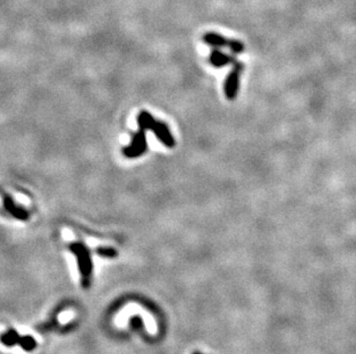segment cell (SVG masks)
Segmentation results:
<instances>
[{"mask_svg": "<svg viewBox=\"0 0 356 354\" xmlns=\"http://www.w3.org/2000/svg\"><path fill=\"white\" fill-rule=\"evenodd\" d=\"M96 253L98 256H102L104 258H113L117 256V251L113 248H108V246H103V248H98L96 250Z\"/></svg>", "mask_w": 356, "mask_h": 354, "instance_id": "11", "label": "cell"}, {"mask_svg": "<svg viewBox=\"0 0 356 354\" xmlns=\"http://www.w3.org/2000/svg\"><path fill=\"white\" fill-rule=\"evenodd\" d=\"M236 61V58L233 55L224 53L220 49H212L209 54V64L215 68H223L225 66L233 65Z\"/></svg>", "mask_w": 356, "mask_h": 354, "instance_id": "5", "label": "cell"}, {"mask_svg": "<svg viewBox=\"0 0 356 354\" xmlns=\"http://www.w3.org/2000/svg\"><path fill=\"white\" fill-rule=\"evenodd\" d=\"M137 124L141 130L152 131L158 141L168 149H173L177 145L174 136L172 135L170 127L161 121L156 120L148 110H142L137 115Z\"/></svg>", "mask_w": 356, "mask_h": 354, "instance_id": "1", "label": "cell"}, {"mask_svg": "<svg viewBox=\"0 0 356 354\" xmlns=\"http://www.w3.org/2000/svg\"><path fill=\"white\" fill-rule=\"evenodd\" d=\"M193 354H203V353H201L200 351H195V352H194Z\"/></svg>", "mask_w": 356, "mask_h": 354, "instance_id": "12", "label": "cell"}, {"mask_svg": "<svg viewBox=\"0 0 356 354\" xmlns=\"http://www.w3.org/2000/svg\"><path fill=\"white\" fill-rule=\"evenodd\" d=\"M3 206H5L6 211L8 212L10 215L20 221H27L29 216H30V214H29L27 209H24L23 207L17 205L9 194L3 195Z\"/></svg>", "mask_w": 356, "mask_h": 354, "instance_id": "6", "label": "cell"}, {"mask_svg": "<svg viewBox=\"0 0 356 354\" xmlns=\"http://www.w3.org/2000/svg\"><path fill=\"white\" fill-rule=\"evenodd\" d=\"M227 49H229L233 54L237 55V54L243 53L244 50H245V46H244V44L241 42V40H238V39H230L229 47H227Z\"/></svg>", "mask_w": 356, "mask_h": 354, "instance_id": "10", "label": "cell"}, {"mask_svg": "<svg viewBox=\"0 0 356 354\" xmlns=\"http://www.w3.org/2000/svg\"><path fill=\"white\" fill-rule=\"evenodd\" d=\"M20 337L21 336L17 334V331L9 330V331H6L5 334H2L1 336H0V342L6 346H14L19 343Z\"/></svg>", "mask_w": 356, "mask_h": 354, "instance_id": "8", "label": "cell"}, {"mask_svg": "<svg viewBox=\"0 0 356 354\" xmlns=\"http://www.w3.org/2000/svg\"><path fill=\"white\" fill-rule=\"evenodd\" d=\"M202 40L207 44V45L211 46L212 49H222V47H229L230 38H226L222 35L217 34V32H207L202 37Z\"/></svg>", "mask_w": 356, "mask_h": 354, "instance_id": "7", "label": "cell"}, {"mask_svg": "<svg viewBox=\"0 0 356 354\" xmlns=\"http://www.w3.org/2000/svg\"><path fill=\"white\" fill-rule=\"evenodd\" d=\"M22 349L25 350V351L30 352L32 350L36 349L37 346V343L31 336H21L19 339V343H17Z\"/></svg>", "mask_w": 356, "mask_h": 354, "instance_id": "9", "label": "cell"}, {"mask_svg": "<svg viewBox=\"0 0 356 354\" xmlns=\"http://www.w3.org/2000/svg\"><path fill=\"white\" fill-rule=\"evenodd\" d=\"M148 151V141L144 130H139L133 136L129 145L124 146L122 149L123 156L128 159H136L142 157Z\"/></svg>", "mask_w": 356, "mask_h": 354, "instance_id": "4", "label": "cell"}, {"mask_svg": "<svg viewBox=\"0 0 356 354\" xmlns=\"http://www.w3.org/2000/svg\"><path fill=\"white\" fill-rule=\"evenodd\" d=\"M244 71V64L241 61H236L230 73L227 74L225 82H224V95L229 101H234L240 92L241 76Z\"/></svg>", "mask_w": 356, "mask_h": 354, "instance_id": "3", "label": "cell"}, {"mask_svg": "<svg viewBox=\"0 0 356 354\" xmlns=\"http://www.w3.org/2000/svg\"><path fill=\"white\" fill-rule=\"evenodd\" d=\"M69 250L72 253L75 254L76 259H78L81 283L84 287H88L90 285V276L93 274V260H91L90 250L81 242L72 243L69 245Z\"/></svg>", "mask_w": 356, "mask_h": 354, "instance_id": "2", "label": "cell"}]
</instances>
